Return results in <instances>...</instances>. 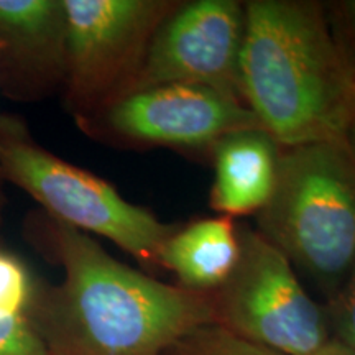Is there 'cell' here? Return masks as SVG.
Segmentation results:
<instances>
[{
    "label": "cell",
    "mask_w": 355,
    "mask_h": 355,
    "mask_svg": "<svg viewBox=\"0 0 355 355\" xmlns=\"http://www.w3.org/2000/svg\"><path fill=\"white\" fill-rule=\"evenodd\" d=\"M283 146L263 128L229 133L212 146L209 204L224 217L259 214L272 198Z\"/></svg>",
    "instance_id": "obj_10"
},
{
    "label": "cell",
    "mask_w": 355,
    "mask_h": 355,
    "mask_svg": "<svg viewBox=\"0 0 355 355\" xmlns=\"http://www.w3.org/2000/svg\"><path fill=\"white\" fill-rule=\"evenodd\" d=\"M241 87L283 148L345 141L355 119V66L319 2H245Z\"/></svg>",
    "instance_id": "obj_2"
},
{
    "label": "cell",
    "mask_w": 355,
    "mask_h": 355,
    "mask_svg": "<svg viewBox=\"0 0 355 355\" xmlns=\"http://www.w3.org/2000/svg\"><path fill=\"white\" fill-rule=\"evenodd\" d=\"M241 257L234 219L224 216L178 227L159 250V268L170 270L184 290L211 295L230 277Z\"/></svg>",
    "instance_id": "obj_11"
},
{
    "label": "cell",
    "mask_w": 355,
    "mask_h": 355,
    "mask_svg": "<svg viewBox=\"0 0 355 355\" xmlns=\"http://www.w3.org/2000/svg\"><path fill=\"white\" fill-rule=\"evenodd\" d=\"M6 193H3V180L0 176V225H2V219H3V209H6Z\"/></svg>",
    "instance_id": "obj_18"
},
{
    "label": "cell",
    "mask_w": 355,
    "mask_h": 355,
    "mask_svg": "<svg viewBox=\"0 0 355 355\" xmlns=\"http://www.w3.org/2000/svg\"><path fill=\"white\" fill-rule=\"evenodd\" d=\"M68 58L64 0H0V91L19 102L63 89Z\"/></svg>",
    "instance_id": "obj_9"
},
{
    "label": "cell",
    "mask_w": 355,
    "mask_h": 355,
    "mask_svg": "<svg viewBox=\"0 0 355 355\" xmlns=\"http://www.w3.org/2000/svg\"><path fill=\"white\" fill-rule=\"evenodd\" d=\"M178 0H64V99L81 123L128 92Z\"/></svg>",
    "instance_id": "obj_6"
},
{
    "label": "cell",
    "mask_w": 355,
    "mask_h": 355,
    "mask_svg": "<svg viewBox=\"0 0 355 355\" xmlns=\"http://www.w3.org/2000/svg\"><path fill=\"white\" fill-rule=\"evenodd\" d=\"M0 176L44 207L48 217L107 239L148 270L159 268L166 239L180 225L162 222L102 178L56 157L38 144L26 123L0 114Z\"/></svg>",
    "instance_id": "obj_4"
},
{
    "label": "cell",
    "mask_w": 355,
    "mask_h": 355,
    "mask_svg": "<svg viewBox=\"0 0 355 355\" xmlns=\"http://www.w3.org/2000/svg\"><path fill=\"white\" fill-rule=\"evenodd\" d=\"M345 144H347L350 153H352V157L355 159V119H354L352 125H350V128H349L347 137H345Z\"/></svg>",
    "instance_id": "obj_17"
},
{
    "label": "cell",
    "mask_w": 355,
    "mask_h": 355,
    "mask_svg": "<svg viewBox=\"0 0 355 355\" xmlns=\"http://www.w3.org/2000/svg\"><path fill=\"white\" fill-rule=\"evenodd\" d=\"M326 313L329 326L334 331L332 337L355 352V261L344 286L336 298L329 301Z\"/></svg>",
    "instance_id": "obj_14"
},
{
    "label": "cell",
    "mask_w": 355,
    "mask_h": 355,
    "mask_svg": "<svg viewBox=\"0 0 355 355\" xmlns=\"http://www.w3.org/2000/svg\"><path fill=\"white\" fill-rule=\"evenodd\" d=\"M243 30L245 2H180L158 26L127 94L168 84H188L216 89L242 101Z\"/></svg>",
    "instance_id": "obj_8"
},
{
    "label": "cell",
    "mask_w": 355,
    "mask_h": 355,
    "mask_svg": "<svg viewBox=\"0 0 355 355\" xmlns=\"http://www.w3.org/2000/svg\"><path fill=\"white\" fill-rule=\"evenodd\" d=\"M42 230L63 266L61 285L42 301L48 355H165L212 322L209 295L132 268L91 235L51 217Z\"/></svg>",
    "instance_id": "obj_1"
},
{
    "label": "cell",
    "mask_w": 355,
    "mask_h": 355,
    "mask_svg": "<svg viewBox=\"0 0 355 355\" xmlns=\"http://www.w3.org/2000/svg\"><path fill=\"white\" fill-rule=\"evenodd\" d=\"M42 301L32 270L0 245V355H48Z\"/></svg>",
    "instance_id": "obj_12"
},
{
    "label": "cell",
    "mask_w": 355,
    "mask_h": 355,
    "mask_svg": "<svg viewBox=\"0 0 355 355\" xmlns=\"http://www.w3.org/2000/svg\"><path fill=\"white\" fill-rule=\"evenodd\" d=\"M326 10L337 42L355 66V0L329 3Z\"/></svg>",
    "instance_id": "obj_15"
},
{
    "label": "cell",
    "mask_w": 355,
    "mask_h": 355,
    "mask_svg": "<svg viewBox=\"0 0 355 355\" xmlns=\"http://www.w3.org/2000/svg\"><path fill=\"white\" fill-rule=\"evenodd\" d=\"M313 355H355V352L350 347H347V345L340 343V340H337L332 337L329 343L322 345V347Z\"/></svg>",
    "instance_id": "obj_16"
},
{
    "label": "cell",
    "mask_w": 355,
    "mask_h": 355,
    "mask_svg": "<svg viewBox=\"0 0 355 355\" xmlns=\"http://www.w3.org/2000/svg\"><path fill=\"white\" fill-rule=\"evenodd\" d=\"M241 257L209 295L212 322L283 355H313L332 339L329 319L295 266L259 230L239 227Z\"/></svg>",
    "instance_id": "obj_5"
},
{
    "label": "cell",
    "mask_w": 355,
    "mask_h": 355,
    "mask_svg": "<svg viewBox=\"0 0 355 355\" xmlns=\"http://www.w3.org/2000/svg\"><path fill=\"white\" fill-rule=\"evenodd\" d=\"M128 146L211 150L229 133L261 128L242 101L204 86L168 84L132 92L79 123Z\"/></svg>",
    "instance_id": "obj_7"
},
{
    "label": "cell",
    "mask_w": 355,
    "mask_h": 355,
    "mask_svg": "<svg viewBox=\"0 0 355 355\" xmlns=\"http://www.w3.org/2000/svg\"><path fill=\"white\" fill-rule=\"evenodd\" d=\"M165 355H283L243 340L217 324H204L180 339Z\"/></svg>",
    "instance_id": "obj_13"
},
{
    "label": "cell",
    "mask_w": 355,
    "mask_h": 355,
    "mask_svg": "<svg viewBox=\"0 0 355 355\" xmlns=\"http://www.w3.org/2000/svg\"><path fill=\"white\" fill-rule=\"evenodd\" d=\"M259 232L332 301L355 261V159L345 141L283 148Z\"/></svg>",
    "instance_id": "obj_3"
}]
</instances>
